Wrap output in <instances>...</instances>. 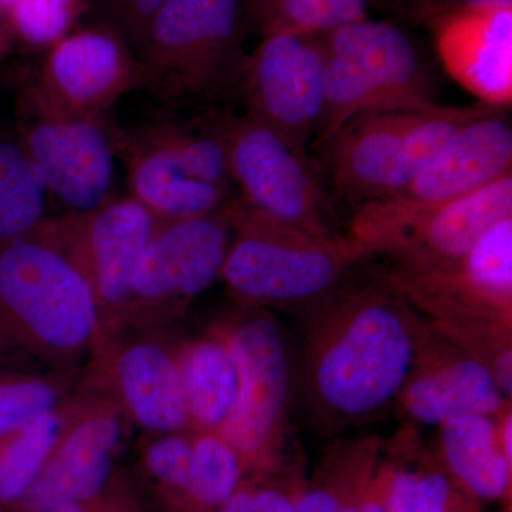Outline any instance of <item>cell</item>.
<instances>
[{
  "mask_svg": "<svg viewBox=\"0 0 512 512\" xmlns=\"http://www.w3.org/2000/svg\"><path fill=\"white\" fill-rule=\"evenodd\" d=\"M237 198L259 217L308 234L333 237L326 178L306 150L251 117L217 120Z\"/></svg>",
  "mask_w": 512,
  "mask_h": 512,
  "instance_id": "9",
  "label": "cell"
},
{
  "mask_svg": "<svg viewBox=\"0 0 512 512\" xmlns=\"http://www.w3.org/2000/svg\"><path fill=\"white\" fill-rule=\"evenodd\" d=\"M227 205L204 217L158 225L131 279L116 329L170 318L220 279L231 239Z\"/></svg>",
  "mask_w": 512,
  "mask_h": 512,
  "instance_id": "12",
  "label": "cell"
},
{
  "mask_svg": "<svg viewBox=\"0 0 512 512\" xmlns=\"http://www.w3.org/2000/svg\"><path fill=\"white\" fill-rule=\"evenodd\" d=\"M84 380L109 394L146 434L191 431L174 348L151 336L104 333Z\"/></svg>",
  "mask_w": 512,
  "mask_h": 512,
  "instance_id": "16",
  "label": "cell"
},
{
  "mask_svg": "<svg viewBox=\"0 0 512 512\" xmlns=\"http://www.w3.org/2000/svg\"><path fill=\"white\" fill-rule=\"evenodd\" d=\"M306 480L303 468L252 474L217 512H293Z\"/></svg>",
  "mask_w": 512,
  "mask_h": 512,
  "instance_id": "34",
  "label": "cell"
},
{
  "mask_svg": "<svg viewBox=\"0 0 512 512\" xmlns=\"http://www.w3.org/2000/svg\"><path fill=\"white\" fill-rule=\"evenodd\" d=\"M380 6L406 22L433 25L463 10L512 5V0H379Z\"/></svg>",
  "mask_w": 512,
  "mask_h": 512,
  "instance_id": "37",
  "label": "cell"
},
{
  "mask_svg": "<svg viewBox=\"0 0 512 512\" xmlns=\"http://www.w3.org/2000/svg\"><path fill=\"white\" fill-rule=\"evenodd\" d=\"M84 370L0 369V441L40 414L67 402Z\"/></svg>",
  "mask_w": 512,
  "mask_h": 512,
  "instance_id": "28",
  "label": "cell"
},
{
  "mask_svg": "<svg viewBox=\"0 0 512 512\" xmlns=\"http://www.w3.org/2000/svg\"><path fill=\"white\" fill-rule=\"evenodd\" d=\"M103 25L123 37L134 52L163 0H92Z\"/></svg>",
  "mask_w": 512,
  "mask_h": 512,
  "instance_id": "36",
  "label": "cell"
},
{
  "mask_svg": "<svg viewBox=\"0 0 512 512\" xmlns=\"http://www.w3.org/2000/svg\"><path fill=\"white\" fill-rule=\"evenodd\" d=\"M508 217H512V174L359 242L373 256H389L390 266L396 268H439L463 258L488 229Z\"/></svg>",
  "mask_w": 512,
  "mask_h": 512,
  "instance_id": "18",
  "label": "cell"
},
{
  "mask_svg": "<svg viewBox=\"0 0 512 512\" xmlns=\"http://www.w3.org/2000/svg\"><path fill=\"white\" fill-rule=\"evenodd\" d=\"M446 72L481 104L512 103V5L463 10L430 25Z\"/></svg>",
  "mask_w": 512,
  "mask_h": 512,
  "instance_id": "20",
  "label": "cell"
},
{
  "mask_svg": "<svg viewBox=\"0 0 512 512\" xmlns=\"http://www.w3.org/2000/svg\"><path fill=\"white\" fill-rule=\"evenodd\" d=\"M101 342L92 288L53 242L0 245V369L84 370Z\"/></svg>",
  "mask_w": 512,
  "mask_h": 512,
  "instance_id": "2",
  "label": "cell"
},
{
  "mask_svg": "<svg viewBox=\"0 0 512 512\" xmlns=\"http://www.w3.org/2000/svg\"><path fill=\"white\" fill-rule=\"evenodd\" d=\"M501 512H511V511H505V510H503V511H501Z\"/></svg>",
  "mask_w": 512,
  "mask_h": 512,
  "instance_id": "41",
  "label": "cell"
},
{
  "mask_svg": "<svg viewBox=\"0 0 512 512\" xmlns=\"http://www.w3.org/2000/svg\"><path fill=\"white\" fill-rule=\"evenodd\" d=\"M141 461L165 512H187L195 478L191 431L146 434Z\"/></svg>",
  "mask_w": 512,
  "mask_h": 512,
  "instance_id": "32",
  "label": "cell"
},
{
  "mask_svg": "<svg viewBox=\"0 0 512 512\" xmlns=\"http://www.w3.org/2000/svg\"><path fill=\"white\" fill-rule=\"evenodd\" d=\"M325 66L322 33L262 37L239 73L245 116L306 150L322 124Z\"/></svg>",
  "mask_w": 512,
  "mask_h": 512,
  "instance_id": "14",
  "label": "cell"
},
{
  "mask_svg": "<svg viewBox=\"0 0 512 512\" xmlns=\"http://www.w3.org/2000/svg\"><path fill=\"white\" fill-rule=\"evenodd\" d=\"M227 212L231 239L220 279L245 309L308 305L373 256L349 234L322 237L259 217L237 195Z\"/></svg>",
  "mask_w": 512,
  "mask_h": 512,
  "instance_id": "4",
  "label": "cell"
},
{
  "mask_svg": "<svg viewBox=\"0 0 512 512\" xmlns=\"http://www.w3.org/2000/svg\"><path fill=\"white\" fill-rule=\"evenodd\" d=\"M303 397L322 429L338 431L397 400L416 352L420 316L375 275L346 276L308 305Z\"/></svg>",
  "mask_w": 512,
  "mask_h": 512,
  "instance_id": "1",
  "label": "cell"
},
{
  "mask_svg": "<svg viewBox=\"0 0 512 512\" xmlns=\"http://www.w3.org/2000/svg\"><path fill=\"white\" fill-rule=\"evenodd\" d=\"M237 318L218 329L238 369L237 400L218 433L248 476L302 468L289 447L291 375L281 329L265 309H245Z\"/></svg>",
  "mask_w": 512,
  "mask_h": 512,
  "instance_id": "8",
  "label": "cell"
},
{
  "mask_svg": "<svg viewBox=\"0 0 512 512\" xmlns=\"http://www.w3.org/2000/svg\"><path fill=\"white\" fill-rule=\"evenodd\" d=\"M407 512H484V504L448 474L436 454L424 450L419 481Z\"/></svg>",
  "mask_w": 512,
  "mask_h": 512,
  "instance_id": "35",
  "label": "cell"
},
{
  "mask_svg": "<svg viewBox=\"0 0 512 512\" xmlns=\"http://www.w3.org/2000/svg\"><path fill=\"white\" fill-rule=\"evenodd\" d=\"M245 0H163L136 49L141 89L170 106L239 82Z\"/></svg>",
  "mask_w": 512,
  "mask_h": 512,
  "instance_id": "6",
  "label": "cell"
},
{
  "mask_svg": "<svg viewBox=\"0 0 512 512\" xmlns=\"http://www.w3.org/2000/svg\"><path fill=\"white\" fill-rule=\"evenodd\" d=\"M498 111L477 117L460 128L402 190L355 208L350 237L362 241L380 229L512 174V127Z\"/></svg>",
  "mask_w": 512,
  "mask_h": 512,
  "instance_id": "11",
  "label": "cell"
},
{
  "mask_svg": "<svg viewBox=\"0 0 512 512\" xmlns=\"http://www.w3.org/2000/svg\"><path fill=\"white\" fill-rule=\"evenodd\" d=\"M13 2H15V0H0V5L3 6V9L8 10Z\"/></svg>",
  "mask_w": 512,
  "mask_h": 512,
  "instance_id": "40",
  "label": "cell"
},
{
  "mask_svg": "<svg viewBox=\"0 0 512 512\" xmlns=\"http://www.w3.org/2000/svg\"><path fill=\"white\" fill-rule=\"evenodd\" d=\"M36 79L64 107L93 119H103L121 97L141 89L136 52L104 25L57 40L46 49Z\"/></svg>",
  "mask_w": 512,
  "mask_h": 512,
  "instance_id": "19",
  "label": "cell"
},
{
  "mask_svg": "<svg viewBox=\"0 0 512 512\" xmlns=\"http://www.w3.org/2000/svg\"><path fill=\"white\" fill-rule=\"evenodd\" d=\"M49 194L18 137L0 136V245L33 234L47 220Z\"/></svg>",
  "mask_w": 512,
  "mask_h": 512,
  "instance_id": "27",
  "label": "cell"
},
{
  "mask_svg": "<svg viewBox=\"0 0 512 512\" xmlns=\"http://www.w3.org/2000/svg\"><path fill=\"white\" fill-rule=\"evenodd\" d=\"M191 431H220L238 394V369L220 330L174 348Z\"/></svg>",
  "mask_w": 512,
  "mask_h": 512,
  "instance_id": "23",
  "label": "cell"
},
{
  "mask_svg": "<svg viewBox=\"0 0 512 512\" xmlns=\"http://www.w3.org/2000/svg\"><path fill=\"white\" fill-rule=\"evenodd\" d=\"M382 441L365 437L338 443L306 480L293 512H365L363 491Z\"/></svg>",
  "mask_w": 512,
  "mask_h": 512,
  "instance_id": "25",
  "label": "cell"
},
{
  "mask_svg": "<svg viewBox=\"0 0 512 512\" xmlns=\"http://www.w3.org/2000/svg\"><path fill=\"white\" fill-rule=\"evenodd\" d=\"M87 0H15L6 10L13 36L37 49H49L73 32Z\"/></svg>",
  "mask_w": 512,
  "mask_h": 512,
  "instance_id": "33",
  "label": "cell"
},
{
  "mask_svg": "<svg viewBox=\"0 0 512 512\" xmlns=\"http://www.w3.org/2000/svg\"><path fill=\"white\" fill-rule=\"evenodd\" d=\"M127 424L119 404L83 377L45 467L9 512H42L99 494L114 476Z\"/></svg>",
  "mask_w": 512,
  "mask_h": 512,
  "instance_id": "15",
  "label": "cell"
},
{
  "mask_svg": "<svg viewBox=\"0 0 512 512\" xmlns=\"http://www.w3.org/2000/svg\"><path fill=\"white\" fill-rule=\"evenodd\" d=\"M322 35L325 110L313 146L328 141L357 116L439 104L416 46L392 23L366 18Z\"/></svg>",
  "mask_w": 512,
  "mask_h": 512,
  "instance_id": "7",
  "label": "cell"
},
{
  "mask_svg": "<svg viewBox=\"0 0 512 512\" xmlns=\"http://www.w3.org/2000/svg\"><path fill=\"white\" fill-rule=\"evenodd\" d=\"M18 117L19 143L66 212L92 210L113 197L116 154L103 119L67 109L36 77L20 87Z\"/></svg>",
  "mask_w": 512,
  "mask_h": 512,
  "instance_id": "10",
  "label": "cell"
},
{
  "mask_svg": "<svg viewBox=\"0 0 512 512\" xmlns=\"http://www.w3.org/2000/svg\"><path fill=\"white\" fill-rule=\"evenodd\" d=\"M160 222L130 195L92 210L47 218L37 231L56 245L92 288L103 335L119 326L131 279Z\"/></svg>",
  "mask_w": 512,
  "mask_h": 512,
  "instance_id": "13",
  "label": "cell"
},
{
  "mask_svg": "<svg viewBox=\"0 0 512 512\" xmlns=\"http://www.w3.org/2000/svg\"><path fill=\"white\" fill-rule=\"evenodd\" d=\"M498 417L474 414L441 424L434 454L481 504L501 503L511 511L512 461L501 447Z\"/></svg>",
  "mask_w": 512,
  "mask_h": 512,
  "instance_id": "21",
  "label": "cell"
},
{
  "mask_svg": "<svg viewBox=\"0 0 512 512\" xmlns=\"http://www.w3.org/2000/svg\"><path fill=\"white\" fill-rule=\"evenodd\" d=\"M397 402L407 420L429 427L474 414L497 417L511 406L480 357L423 319Z\"/></svg>",
  "mask_w": 512,
  "mask_h": 512,
  "instance_id": "17",
  "label": "cell"
},
{
  "mask_svg": "<svg viewBox=\"0 0 512 512\" xmlns=\"http://www.w3.org/2000/svg\"><path fill=\"white\" fill-rule=\"evenodd\" d=\"M262 37L319 35L366 19V0H245Z\"/></svg>",
  "mask_w": 512,
  "mask_h": 512,
  "instance_id": "29",
  "label": "cell"
},
{
  "mask_svg": "<svg viewBox=\"0 0 512 512\" xmlns=\"http://www.w3.org/2000/svg\"><path fill=\"white\" fill-rule=\"evenodd\" d=\"M397 437L379 454L363 491L365 512H407L420 477L424 448L413 434Z\"/></svg>",
  "mask_w": 512,
  "mask_h": 512,
  "instance_id": "30",
  "label": "cell"
},
{
  "mask_svg": "<svg viewBox=\"0 0 512 512\" xmlns=\"http://www.w3.org/2000/svg\"><path fill=\"white\" fill-rule=\"evenodd\" d=\"M429 322L490 367L512 360V217L478 239L454 264L431 269L387 266L373 272Z\"/></svg>",
  "mask_w": 512,
  "mask_h": 512,
  "instance_id": "3",
  "label": "cell"
},
{
  "mask_svg": "<svg viewBox=\"0 0 512 512\" xmlns=\"http://www.w3.org/2000/svg\"><path fill=\"white\" fill-rule=\"evenodd\" d=\"M195 478L187 512H217L248 477L235 448L217 431H191Z\"/></svg>",
  "mask_w": 512,
  "mask_h": 512,
  "instance_id": "31",
  "label": "cell"
},
{
  "mask_svg": "<svg viewBox=\"0 0 512 512\" xmlns=\"http://www.w3.org/2000/svg\"><path fill=\"white\" fill-rule=\"evenodd\" d=\"M113 147L126 167L128 195L160 224L214 214L234 198L232 188L187 177L146 151Z\"/></svg>",
  "mask_w": 512,
  "mask_h": 512,
  "instance_id": "22",
  "label": "cell"
},
{
  "mask_svg": "<svg viewBox=\"0 0 512 512\" xmlns=\"http://www.w3.org/2000/svg\"><path fill=\"white\" fill-rule=\"evenodd\" d=\"M12 28H10L8 13L0 5V59L9 52L13 40Z\"/></svg>",
  "mask_w": 512,
  "mask_h": 512,
  "instance_id": "39",
  "label": "cell"
},
{
  "mask_svg": "<svg viewBox=\"0 0 512 512\" xmlns=\"http://www.w3.org/2000/svg\"><path fill=\"white\" fill-rule=\"evenodd\" d=\"M111 141L146 151L194 180L232 188L217 121L197 126L170 121L151 123L111 133Z\"/></svg>",
  "mask_w": 512,
  "mask_h": 512,
  "instance_id": "24",
  "label": "cell"
},
{
  "mask_svg": "<svg viewBox=\"0 0 512 512\" xmlns=\"http://www.w3.org/2000/svg\"><path fill=\"white\" fill-rule=\"evenodd\" d=\"M74 396L0 441V512L18 504L45 467L69 419Z\"/></svg>",
  "mask_w": 512,
  "mask_h": 512,
  "instance_id": "26",
  "label": "cell"
},
{
  "mask_svg": "<svg viewBox=\"0 0 512 512\" xmlns=\"http://www.w3.org/2000/svg\"><path fill=\"white\" fill-rule=\"evenodd\" d=\"M494 107L437 106L357 116L325 143L320 168L333 191L355 208L396 194L460 128Z\"/></svg>",
  "mask_w": 512,
  "mask_h": 512,
  "instance_id": "5",
  "label": "cell"
},
{
  "mask_svg": "<svg viewBox=\"0 0 512 512\" xmlns=\"http://www.w3.org/2000/svg\"><path fill=\"white\" fill-rule=\"evenodd\" d=\"M42 512H146L137 491L131 487L126 478L117 476L111 477L109 484L99 494L87 498V500L76 501L57 505Z\"/></svg>",
  "mask_w": 512,
  "mask_h": 512,
  "instance_id": "38",
  "label": "cell"
}]
</instances>
